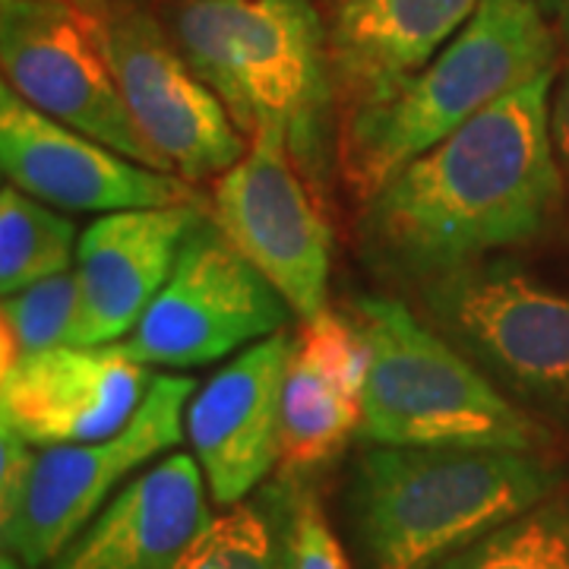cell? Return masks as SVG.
Instances as JSON below:
<instances>
[{"label":"cell","instance_id":"6da1fadb","mask_svg":"<svg viewBox=\"0 0 569 569\" xmlns=\"http://www.w3.org/2000/svg\"><path fill=\"white\" fill-rule=\"evenodd\" d=\"M553 80L548 70L509 92L365 200L361 247L380 276L421 288L557 224L567 183L550 137Z\"/></svg>","mask_w":569,"mask_h":569},{"label":"cell","instance_id":"484cf974","mask_svg":"<svg viewBox=\"0 0 569 569\" xmlns=\"http://www.w3.org/2000/svg\"><path fill=\"white\" fill-rule=\"evenodd\" d=\"M0 569H26L20 563V560H17V557H10V553H3V560H0Z\"/></svg>","mask_w":569,"mask_h":569},{"label":"cell","instance_id":"2e32d148","mask_svg":"<svg viewBox=\"0 0 569 569\" xmlns=\"http://www.w3.org/2000/svg\"><path fill=\"white\" fill-rule=\"evenodd\" d=\"M197 456L171 452L133 475L48 569H178L212 522Z\"/></svg>","mask_w":569,"mask_h":569},{"label":"cell","instance_id":"9a60e30c","mask_svg":"<svg viewBox=\"0 0 569 569\" xmlns=\"http://www.w3.org/2000/svg\"><path fill=\"white\" fill-rule=\"evenodd\" d=\"M203 203L104 212L77 241L80 310L70 346L123 342L140 323L181 257L183 241L203 222Z\"/></svg>","mask_w":569,"mask_h":569},{"label":"cell","instance_id":"5b68a950","mask_svg":"<svg viewBox=\"0 0 569 569\" xmlns=\"http://www.w3.org/2000/svg\"><path fill=\"white\" fill-rule=\"evenodd\" d=\"M545 238L415 291L427 323L516 406L550 433H569V247Z\"/></svg>","mask_w":569,"mask_h":569},{"label":"cell","instance_id":"4fadbf2b","mask_svg":"<svg viewBox=\"0 0 569 569\" xmlns=\"http://www.w3.org/2000/svg\"><path fill=\"white\" fill-rule=\"evenodd\" d=\"M152 377L121 342L48 348L0 367V427L32 447L96 443L133 421Z\"/></svg>","mask_w":569,"mask_h":569},{"label":"cell","instance_id":"8fae6325","mask_svg":"<svg viewBox=\"0 0 569 569\" xmlns=\"http://www.w3.org/2000/svg\"><path fill=\"white\" fill-rule=\"evenodd\" d=\"M104 44L140 137L171 174L200 183L222 178L247 152V137L222 99L187 63L174 36L146 10H104Z\"/></svg>","mask_w":569,"mask_h":569},{"label":"cell","instance_id":"5bb4252c","mask_svg":"<svg viewBox=\"0 0 569 569\" xmlns=\"http://www.w3.org/2000/svg\"><path fill=\"white\" fill-rule=\"evenodd\" d=\"M291 351L288 329L260 339L187 402L183 433L219 507L247 500L282 462V389Z\"/></svg>","mask_w":569,"mask_h":569},{"label":"cell","instance_id":"8992f818","mask_svg":"<svg viewBox=\"0 0 569 569\" xmlns=\"http://www.w3.org/2000/svg\"><path fill=\"white\" fill-rule=\"evenodd\" d=\"M370 370L361 440L377 447L548 449L553 433L402 298H355Z\"/></svg>","mask_w":569,"mask_h":569},{"label":"cell","instance_id":"e0dca14e","mask_svg":"<svg viewBox=\"0 0 569 569\" xmlns=\"http://www.w3.org/2000/svg\"><path fill=\"white\" fill-rule=\"evenodd\" d=\"M481 0H336L329 63L351 108L421 70Z\"/></svg>","mask_w":569,"mask_h":569},{"label":"cell","instance_id":"d6986e66","mask_svg":"<svg viewBox=\"0 0 569 569\" xmlns=\"http://www.w3.org/2000/svg\"><path fill=\"white\" fill-rule=\"evenodd\" d=\"M178 569H295V478L212 516Z\"/></svg>","mask_w":569,"mask_h":569},{"label":"cell","instance_id":"ba28073f","mask_svg":"<svg viewBox=\"0 0 569 569\" xmlns=\"http://www.w3.org/2000/svg\"><path fill=\"white\" fill-rule=\"evenodd\" d=\"M0 67L3 82L48 118L168 171L127 111L102 13L77 0H0Z\"/></svg>","mask_w":569,"mask_h":569},{"label":"cell","instance_id":"44dd1931","mask_svg":"<svg viewBox=\"0 0 569 569\" xmlns=\"http://www.w3.org/2000/svg\"><path fill=\"white\" fill-rule=\"evenodd\" d=\"M430 569H569V493H550Z\"/></svg>","mask_w":569,"mask_h":569},{"label":"cell","instance_id":"52a82bcc","mask_svg":"<svg viewBox=\"0 0 569 569\" xmlns=\"http://www.w3.org/2000/svg\"><path fill=\"white\" fill-rule=\"evenodd\" d=\"M190 377L156 373L133 421L96 443L36 447L20 490L0 500L3 553L26 569L51 567L137 468L156 462L183 440Z\"/></svg>","mask_w":569,"mask_h":569},{"label":"cell","instance_id":"cb8c5ba5","mask_svg":"<svg viewBox=\"0 0 569 569\" xmlns=\"http://www.w3.org/2000/svg\"><path fill=\"white\" fill-rule=\"evenodd\" d=\"M550 137H553V152L560 162V174L567 183V203H569V61L563 73L553 80L550 92Z\"/></svg>","mask_w":569,"mask_h":569},{"label":"cell","instance_id":"ac0fdd59","mask_svg":"<svg viewBox=\"0 0 569 569\" xmlns=\"http://www.w3.org/2000/svg\"><path fill=\"white\" fill-rule=\"evenodd\" d=\"M365 387L295 339L282 389L284 478H307L339 459L351 437L361 433Z\"/></svg>","mask_w":569,"mask_h":569},{"label":"cell","instance_id":"30bf717a","mask_svg":"<svg viewBox=\"0 0 569 569\" xmlns=\"http://www.w3.org/2000/svg\"><path fill=\"white\" fill-rule=\"evenodd\" d=\"M291 307L206 216L121 346L146 367L212 365L282 332Z\"/></svg>","mask_w":569,"mask_h":569},{"label":"cell","instance_id":"7402d4cb","mask_svg":"<svg viewBox=\"0 0 569 569\" xmlns=\"http://www.w3.org/2000/svg\"><path fill=\"white\" fill-rule=\"evenodd\" d=\"M77 310H80V282L73 269L3 298L0 367L48 351V348L70 346Z\"/></svg>","mask_w":569,"mask_h":569},{"label":"cell","instance_id":"7a4b0ae2","mask_svg":"<svg viewBox=\"0 0 569 569\" xmlns=\"http://www.w3.org/2000/svg\"><path fill=\"white\" fill-rule=\"evenodd\" d=\"M563 481L548 449L370 443L351 485L355 529L373 569H430Z\"/></svg>","mask_w":569,"mask_h":569},{"label":"cell","instance_id":"7c38bea8","mask_svg":"<svg viewBox=\"0 0 569 569\" xmlns=\"http://www.w3.org/2000/svg\"><path fill=\"white\" fill-rule=\"evenodd\" d=\"M0 171L7 183L63 212H121L200 203L190 181L156 171L0 89Z\"/></svg>","mask_w":569,"mask_h":569},{"label":"cell","instance_id":"603a6c76","mask_svg":"<svg viewBox=\"0 0 569 569\" xmlns=\"http://www.w3.org/2000/svg\"><path fill=\"white\" fill-rule=\"evenodd\" d=\"M295 569H348L346 550L305 478H295Z\"/></svg>","mask_w":569,"mask_h":569},{"label":"cell","instance_id":"277c9868","mask_svg":"<svg viewBox=\"0 0 569 569\" xmlns=\"http://www.w3.org/2000/svg\"><path fill=\"white\" fill-rule=\"evenodd\" d=\"M553 54L557 41L538 0H481L421 70L351 108L342 137L348 183L370 200L411 159L553 70Z\"/></svg>","mask_w":569,"mask_h":569},{"label":"cell","instance_id":"9c48e42d","mask_svg":"<svg viewBox=\"0 0 569 569\" xmlns=\"http://www.w3.org/2000/svg\"><path fill=\"white\" fill-rule=\"evenodd\" d=\"M209 219L305 323L329 307L332 228L295 162L288 133L266 123L216 178Z\"/></svg>","mask_w":569,"mask_h":569},{"label":"cell","instance_id":"ffe728a7","mask_svg":"<svg viewBox=\"0 0 569 569\" xmlns=\"http://www.w3.org/2000/svg\"><path fill=\"white\" fill-rule=\"evenodd\" d=\"M77 224L7 183L0 190V291L3 298L29 284L70 272L77 263Z\"/></svg>","mask_w":569,"mask_h":569},{"label":"cell","instance_id":"d4e9b609","mask_svg":"<svg viewBox=\"0 0 569 569\" xmlns=\"http://www.w3.org/2000/svg\"><path fill=\"white\" fill-rule=\"evenodd\" d=\"M545 17H548L563 36H569V0H538Z\"/></svg>","mask_w":569,"mask_h":569},{"label":"cell","instance_id":"3957f363","mask_svg":"<svg viewBox=\"0 0 569 569\" xmlns=\"http://www.w3.org/2000/svg\"><path fill=\"white\" fill-rule=\"evenodd\" d=\"M171 36L247 140L279 123L307 181H323L336 80L313 0H174Z\"/></svg>","mask_w":569,"mask_h":569}]
</instances>
